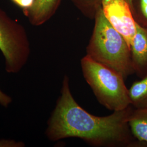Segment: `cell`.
<instances>
[{
    "label": "cell",
    "mask_w": 147,
    "mask_h": 147,
    "mask_svg": "<svg viewBox=\"0 0 147 147\" xmlns=\"http://www.w3.org/2000/svg\"><path fill=\"white\" fill-rule=\"evenodd\" d=\"M131 105L109 116H94L82 109L71 94L69 79L63 78L61 95L47 121L48 139L79 138L95 147H147L133 135L129 125Z\"/></svg>",
    "instance_id": "6da1fadb"
},
{
    "label": "cell",
    "mask_w": 147,
    "mask_h": 147,
    "mask_svg": "<svg viewBox=\"0 0 147 147\" xmlns=\"http://www.w3.org/2000/svg\"><path fill=\"white\" fill-rule=\"evenodd\" d=\"M87 55L116 70L124 79L134 73L130 49L126 40L107 20L102 9L96 16Z\"/></svg>",
    "instance_id": "7a4b0ae2"
},
{
    "label": "cell",
    "mask_w": 147,
    "mask_h": 147,
    "mask_svg": "<svg viewBox=\"0 0 147 147\" xmlns=\"http://www.w3.org/2000/svg\"><path fill=\"white\" fill-rule=\"evenodd\" d=\"M85 80L96 99L110 110H123L131 105L129 89L121 74L86 55L81 61Z\"/></svg>",
    "instance_id": "3957f363"
},
{
    "label": "cell",
    "mask_w": 147,
    "mask_h": 147,
    "mask_svg": "<svg viewBox=\"0 0 147 147\" xmlns=\"http://www.w3.org/2000/svg\"><path fill=\"white\" fill-rule=\"evenodd\" d=\"M0 51L6 72L16 74L26 65L31 53L26 30L0 8Z\"/></svg>",
    "instance_id": "277c9868"
},
{
    "label": "cell",
    "mask_w": 147,
    "mask_h": 147,
    "mask_svg": "<svg viewBox=\"0 0 147 147\" xmlns=\"http://www.w3.org/2000/svg\"><path fill=\"white\" fill-rule=\"evenodd\" d=\"M101 9L107 20L124 37L130 49L137 22L126 0H102Z\"/></svg>",
    "instance_id": "5b68a950"
},
{
    "label": "cell",
    "mask_w": 147,
    "mask_h": 147,
    "mask_svg": "<svg viewBox=\"0 0 147 147\" xmlns=\"http://www.w3.org/2000/svg\"><path fill=\"white\" fill-rule=\"evenodd\" d=\"M134 73L142 78L147 75V28L137 22L136 31L130 47Z\"/></svg>",
    "instance_id": "8992f818"
},
{
    "label": "cell",
    "mask_w": 147,
    "mask_h": 147,
    "mask_svg": "<svg viewBox=\"0 0 147 147\" xmlns=\"http://www.w3.org/2000/svg\"><path fill=\"white\" fill-rule=\"evenodd\" d=\"M61 1V0H35L31 8L24 13V14L32 25H42L53 16Z\"/></svg>",
    "instance_id": "52a82bcc"
},
{
    "label": "cell",
    "mask_w": 147,
    "mask_h": 147,
    "mask_svg": "<svg viewBox=\"0 0 147 147\" xmlns=\"http://www.w3.org/2000/svg\"><path fill=\"white\" fill-rule=\"evenodd\" d=\"M128 121L133 135L147 147V108L132 109Z\"/></svg>",
    "instance_id": "ba28073f"
},
{
    "label": "cell",
    "mask_w": 147,
    "mask_h": 147,
    "mask_svg": "<svg viewBox=\"0 0 147 147\" xmlns=\"http://www.w3.org/2000/svg\"><path fill=\"white\" fill-rule=\"evenodd\" d=\"M141 79L129 89L131 105L135 109L147 108V75Z\"/></svg>",
    "instance_id": "9c48e42d"
},
{
    "label": "cell",
    "mask_w": 147,
    "mask_h": 147,
    "mask_svg": "<svg viewBox=\"0 0 147 147\" xmlns=\"http://www.w3.org/2000/svg\"><path fill=\"white\" fill-rule=\"evenodd\" d=\"M141 17L136 22L141 26L147 28V0H140Z\"/></svg>",
    "instance_id": "30bf717a"
},
{
    "label": "cell",
    "mask_w": 147,
    "mask_h": 147,
    "mask_svg": "<svg viewBox=\"0 0 147 147\" xmlns=\"http://www.w3.org/2000/svg\"><path fill=\"white\" fill-rule=\"evenodd\" d=\"M11 1L21 8L24 13L31 8L34 5L35 0H11Z\"/></svg>",
    "instance_id": "8fae6325"
},
{
    "label": "cell",
    "mask_w": 147,
    "mask_h": 147,
    "mask_svg": "<svg viewBox=\"0 0 147 147\" xmlns=\"http://www.w3.org/2000/svg\"><path fill=\"white\" fill-rule=\"evenodd\" d=\"M25 146V144L22 142H17L14 140H0V147H22Z\"/></svg>",
    "instance_id": "7c38bea8"
},
{
    "label": "cell",
    "mask_w": 147,
    "mask_h": 147,
    "mask_svg": "<svg viewBox=\"0 0 147 147\" xmlns=\"http://www.w3.org/2000/svg\"><path fill=\"white\" fill-rule=\"evenodd\" d=\"M12 102L11 96L6 94L0 89V105L4 107H8Z\"/></svg>",
    "instance_id": "4fadbf2b"
}]
</instances>
